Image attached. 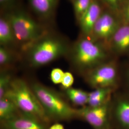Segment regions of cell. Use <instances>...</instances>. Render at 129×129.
Returning <instances> with one entry per match:
<instances>
[{
	"instance_id": "22",
	"label": "cell",
	"mask_w": 129,
	"mask_h": 129,
	"mask_svg": "<svg viewBox=\"0 0 129 129\" xmlns=\"http://www.w3.org/2000/svg\"><path fill=\"white\" fill-rule=\"evenodd\" d=\"M21 5V0H0L1 13L9 12Z\"/></svg>"
},
{
	"instance_id": "29",
	"label": "cell",
	"mask_w": 129,
	"mask_h": 129,
	"mask_svg": "<svg viewBox=\"0 0 129 129\" xmlns=\"http://www.w3.org/2000/svg\"><path fill=\"white\" fill-rule=\"evenodd\" d=\"M128 56V57H129V55H128V56Z\"/></svg>"
},
{
	"instance_id": "24",
	"label": "cell",
	"mask_w": 129,
	"mask_h": 129,
	"mask_svg": "<svg viewBox=\"0 0 129 129\" xmlns=\"http://www.w3.org/2000/svg\"><path fill=\"white\" fill-rule=\"evenodd\" d=\"M122 23L129 25V0H126L119 13Z\"/></svg>"
},
{
	"instance_id": "1",
	"label": "cell",
	"mask_w": 129,
	"mask_h": 129,
	"mask_svg": "<svg viewBox=\"0 0 129 129\" xmlns=\"http://www.w3.org/2000/svg\"><path fill=\"white\" fill-rule=\"evenodd\" d=\"M71 45L67 37L53 28L23 48L21 56L30 66L39 68L66 57Z\"/></svg>"
},
{
	"instance_id": "3",
	"label": "cell",
	"mask_w": 129,
	"mask_h": 129,
	"mask_svg": "<svg viewBox=\"0 0 129 129\" xmlns=\"http://www.w3.org/2000/svg\"><path fill=\"white\" fill-rule=\"evenodd\" d=\"M4 14L13 28L20 50L54 28L38 21L22 5Z\"/></svg>"
},
{
	"instance_id": "11",
	"label": "cell",
	"mask_w": 129,
	"mask_h": 129,
	"mask_svg": "<svg viewBox=\"0 0 129 129\" xmlns=\"http://www.w3.org/2000/svg\"><path fill=\"white\" fill-rule=\"evenodd\" d=\"M111 54L119 58L129 54V25L122 23L108 44Z\"/></svg>"
},
{
	"instance_id": "9",
	"label": "cell",
	"mask_w": 129,
	"mask_h": 129,
	"mask_svg": "<svg viewBox=\"0 0 129 129\" xmlns=\"http://www.w3.org/2000/svg\"><path fill=\"white\" fill-rule=\"evenodd\" d=\"M111 125L117 129H129V92L117 90L111 101Z\"/></svg>"
},
{
	"instance_id": "14",
	"label": "cell",
	"mask_w": 129,
	"mask_h": 129,
	"mask_svg": "<svg viewBox=\"0 0 129 129\" xmlns=\"http://www.w3.org/2000/svg\"><path fill=\"white\" fill-rule=\"evenodd\" d=\"M0 46H5L20 51L14 30L5 14L0 15Z\"/></svg>"
},
{
	"instance_id": "7",
	"label": "cell",
	"mask_w": 129,
	"mask_h": 129,
	"mask_svg": "<svg viewBox=\"0 0 129 129\" xmlns=\"http://www.w3.org/2000/svg\"><path fill=\"white\" fill-rule=\"evenodd\" d=\"M122 23L119 14L105 7L95 23L90 37L108 46L111 37Z\"/></svg>"
},
{
	"instance_id": "23",
	"label": "cell",
	"mask_w": 129,
	"mask_h": 129,
	"mask_svg": "<svg viewBox=\"0 0 129 129\" xmlns=\"http://www.w3.org/2000/svg\"><path fill=\"white\" fill-rule=\"evenodd\" d=\"M64 72L59 68L53 69L50 73L52 82L55 84H61L64 78Z\"/></svg>"
},
{
	"instance_id": "21",
	"label": "cell",
	"mask_w": 129,
	"mask_h": 129,
	"mask_svg": "<svg viewBox=\"0 0 129 129\" xmlns=\"http://www.w3.org/2000/svg\"><path fill=\"white\" fill-rule=\"evenodd\" d=\"M104 6L119 15L120 11L126 0H100Z\"/></svg>"
},
{
	"instance_id": "28",
	"label": "cell",
	"mask_w": 129,
	"mask_h": 129,
	"mask_svg": "<svg viewBox=\"0 0 129 129\" xmlns=\"http://www.w3.org/2000/svg\"><path fill=\"white\" fill-rule=\"evenodd\" d=\"M69 1L70 2H72L73 0H69Z\"/></svg>"
},
{
	"instance_id": "5",
	"label": "cell",
	"mask_w": 129,
	"mask_h": 129,
	"mask_svg": "<svg viewBox=\"0 0 129 129\" xmlns=\"http://www.w3.org/2000/svg\"><path fill=\"white\" fill-rule=\"evenodd\" d=\"M30 86L50 120H68L78 117V109L72 108L58 93L40 83H33Z\"/></svg>"
},
{
	"instance_id": "26",
	"label": "cell",
	"mask_w": 129,
	"mask_h": 129,
	"mask_svg": "<svg viewBox=\"0 0 129 129\" xmlns=\"http://www.w3.org/2000/svg\"><path fill=\"white\" fill-rule=\"evenodd\" d=\"M74 78L73 75L69 72H64V78L61 83L62 88L67 89L71 88L74 83Z\"/></svg>"
},
{
	"instance_id": "8",
	"label": "cell",
	"mask_w": 129,
	"mask_h": 129,
	"mask_svg": "<svg viewBox=\"0 0 129 129\" xmlns=\"http://www.w3.org/2000/svg\"><path fill=\"white\" fill-rule=\"evenodd\" d=\"M111 101L98 107H82L78 109V118L84 120L94 129H111Z\"/></svg>"
},
{
	"instance_id": "10",
	"label": "cell",
	"mask_w": 129,
	"mask_h": 129,
	"mask_svg": "<svg viewBox=\"0 0 129 129\" xmlns=\"http://www.w3.org/2000/svg\"><path fill=\"white\" fill-rule=\"evenodd\" d=\"M60 0H27L34 16L42 23L55 27V16Z\"/></svg>"
},
{
	"instance_id": "13",
	"label": "cell",
	"mask_w": 129,
	"mask_h": 129,
	"mask_svg": "<svg viewBox=\"0 0 129 129\" xmlns=\"http://www.w3.org/2000/svg\"><path fill=\"white\" fill-rule=\"evenodd\" d=\"M1 123L2 129H47L45 122L35 116L21 112Z\"/></svg>"
},
{
	"instance_id": "6",
	"label": "cell",
	"mask_w": 129,
	"mask_h": 129,
	"mask_svg": "<svg viewBox=\"0 0 129 129\" xmlns=\"http://www.w3.org/2000/svg\"><path fill=\"white\" fill-rule=\"evenodd\" d=\"M119 59L114 57L88 72L83 76L86 83L93 89H119L122 84V66Z\"/></svg>"
},
{
	"instance_id": "15",
	"label": "cell",
	"mask_w": 129,
	"mask_h": 129,
	"mask_svg": "<svg viewBox=\"0 0 129 129\" xmlns=\"http://www.w3.org/2000/svg\"><path fill=\"white\" fill-rule=\"evenodd\" d=\"M118 90L109 88H98L88 92L87 106L95 107L101 106L111 101L113 95Z\"/></svg>"
},
{
	"instance_id": "4",
	"label": "cell",
	"mask_w": 129,
	"mask_h": 129,
	"mask_svg": "<svg viewBox=\"0 0 129 129\" xmlns=\"http://www.w3.org/2000/svg\"><path fill=\"white\" fill-rule=\"evenodd\" d=\"M5 97L13 102L21 112L35 116L45 123L50 120L31 86L23 79L13 78Z\"/></svg>"
},
{
	"instance_id": "12",
	"label": "cell",
	"mask_w": 129,
	"mask_h": 129,
	"mask_svg": "<svg viewBox=\"0 0 129 129\" xmlns=\"http://www.w3.org/2000/svg\"><path fill=\"white\" fill-rule=\"evenodd\" d=\"M105 7L100 0H93L89 8L78 23L80 34L90 37L94 26Z\"/></svg>"
},
{
	"instance_id": "20",
	"label": "cell",
	"mask_w": 129,
	"mask_h": 129,
	"mask_svg": "<svg viewBox=\"0 0 129 129\" xmlns=\"http://www.w3.org/2000/svg\"><path fill=\"white\" fill-rule=\"evenodd\" d=\"M13 78L6 69L1 70L0 74V99L4 98L9 88Z\"/></svg>"
},
{
	"instance_id": "2",
	"label": "cell",
	"mask_w": 129,
	"mask_h": 129,
	"mask_svg": "<svg viewBox=\"0 0 129 129\" xmlns=\"http://www.w3.org/2000/svg\"><path fill=\"white\" fill-rule=\"evenodd\" d=\"M66 57L72 67L83 77L97 66L114 57L106 44L81 35L71 44Z\"/></svg>"
},
{
	"instance_id": "19",
	"label": "cell",
	"mask_w": 129,
	"mask_h": 129,
	"mask_svg": "<svg viewBox=\"0 0 129 129\" xmlns=\"http://www.w3.org/2000/svg\"><path fill=\"white\" fill-rule=\"evenodd\" d=\"M93 0H73L71 2L77 23L89 8Z\"/></svg>"
},
{
	"instance_id": "16",
	"label": "cell",
	"mask_w": 129,
	"mask_h": 129,
	"mask_svg": "<svg viewBox=\"0 0 129 129\" xmlns=\"http://www.w3.org/2000/svg\"><path fill=\"white\" fill-rule=\"evenodd\" d=\"M20 112L17 107L9 99L5 97L0 99V120L1 122L13 118Z\"/></svg>"
},
{
	"instance_id": "17",
	"label": "cell",
	"mask_w": 129,
	"mask_h": 129,
	"mask_svg": "<svg viewBox=\"0 0 129 129\" xmlns=\"http://www.w3.org/2000/svg\"><path fill=\"white\" fill-rule=\"evenodd\" d=\"M19 58H21L20 51L5 46H0V65L3 68L10 66Z\"/></svg>"
},
{
	"instance_id": "27",
	"label": "cell",
	"mask_w": 129,
	"mask_h": 129,
	"mask_svg": "<svg viewBox=\"0 0 129 129\" xmlns=\"http://www.w3.org/2000/svg\"><path fill=\"white\" fill-rule=\"evenodd\" d=\"M48 129H64V126L59 123H56L51 125Z\"/></svg>"
},
{
	"instance_id": "18",
	"label": "cell",
	"mask_w": 129,
	"mask_h": 129,
	"mask_svg": "<svg viewBox=\"0 0 129 129\" xmlns=\"http://www.w3.org/2000/svg\"><path fill=\"white\" fill-rule=\"evenodd\" d=\"M65 90L67 96L74 104L82 107L87 105L88 92L81 89L72 87L65 89Z\"/></svg>"
},
{
	"instance_id": "25",
	"label": "cell",
	"mask_w": 129,
	"mask_h": 129,
	"mask_svg": "<svg viewBox=\"0 0 129 129\" xmlns=\"http://www.w3.org/2000/svg\"><path fill=\"white\" fill-rule=\"evenodd\" d=\"M122 85L124 86L125 90L129 92V62L122 66Z\"/></svg>"
}]
</instances>
